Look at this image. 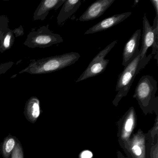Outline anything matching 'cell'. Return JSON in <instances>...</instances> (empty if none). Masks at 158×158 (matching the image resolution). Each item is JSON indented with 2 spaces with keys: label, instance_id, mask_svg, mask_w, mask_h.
I'll list each match as a JSON object with an SVG mask.
<instances>
[{
  "label": "cell",
  "instance_id": "8fae6325",
  "mask_svg": "<svg viewBox=\"0 0 158 158\" xmlns=\"http://www.w3.org/2000/svg\"><path fill=\"white\" fill-rule=\"evenodd\" d=\"M132 14L131 12H126L120 14L114 15L110 17L105 18L104 20L99 22L95 25L90 27L86 32L85 35L95 34L98 32H101L109 29L116 25L120 23L128 18Z\"/></svg>",
  "mask_w": 158,
  "mask_h": 158
},
{
  "label": "cell",
  "instance_id": "5bb4252c",
  "mask_svg": "<svg viewBox=\"0 0 158 158\" xmlns=\"http://www.w3.org/2000/svg\"><path fill=\"white\" fill-rule=\"evenodd\" d=\"M81 5L80 0H67L63 4L60 13L57 16V23L59 25L64 23L71 17L79 9Z\"/></svg>",
  "mask_w": 158,
  "mask_h": 158
},
{
  "label": "cell",
  "instance_id": "8992f818",
  "mask_svg": "<svg viewBox=\"0 0 158 158\" xmlns=\"http://www.w3.org/2000/svg\"><path fill=\"white\" fill-rule=\"evenodd\" d=\"M117 42V40L113 41L100 52L90 62L86 69L76 82L78 83L103 73L106 70L110 61V60L105 59V57L115 46Z\"/></svg>",
  "mask_w": 158,
  "mask_h": 158
},
{
  "label": "cell",
  "instance_id": "277c9868",
  "mask_svg": "<svg viewBox=\"0 0 158 158\" xmlns=\"http://www.w3.org/2000/svg\"><path fill=\"white\" fill-rule=\"evenodd\" d=\"M153 142L149 130L145 133L139 129L122 148L127 158H150Z\"/></svg>",
  "mask_w": 158,
  "mask_h": 158
},
{
  "label": "cell",
  "instance_id": "603a6c76",
  "mask_svg": "<svg viewBox=\"0 0 158 158\" xmlns=\"http://www.w3.org/2000/svg\"><path fill=\"white\" fill-rule=\"evenodd\" d=\"M150 2L152 3V5L154 7V10H155V14H156L155 19H158V1L157 0H150Z\"/></svg>",
  "mask_w": 158,
  "mask_h": 158
},
{
  "label": "cell",
  "instance_id": "d4e9b609",
  "mask_svg": "<svg viewBox=\"0 0 158 158\" xmlns=\"http://www.w3.org/2000/svg\"><path fill=\"white\" fill-rule=\"evenodd\" d=\"M117 158H127L126 157H125L123 154L120 152V151H118L117 152Z\"/></svg>",
  "mask_w": 158,
  "mask_h": 158
},
{
  "label": "cell",
  "instance_id": "52a82bcc",
  "mask_svg": "<svg viewBox=\"0 0 158 158\" xmlns=\"http://www.w3.org/2000/svg\"><path fill=\"white\" fill-rule=\"evenodd\" d=\"M152 48L151 55L155 56V59L158 60V27L153 28L144 15L143 21V34L141 48L139 50L141 59L147 57V53L150 48Z\"/></svg>",
  "mask_w": 158,
  "mask_h": 158
},
{
  "label": "cell",
  "instance_id": "7a4b0ae2",
  "mask_svg": "<svg viewBox=\"0 0 158 158\" xmlns=\"http://www.w3.org/2000/svg\"><path fill=\"white\" fill-rule=\"evenodd\" d=\"M157 89V81L149 75L143 76L136 87L133 98L145 115L154 112L158 115V97H155Z\"/></svg>",
  "mask_w": 158,
  "mask_h": 158
},
{
  "label": "cell",
  "instance_id": "2e32d148",
  "mask_svg": "<svg viewBox=\"0 0 158 158\" xmlns=\"http://www.w3.org/2000/svg\"><path fill=\"white\" fill-rule=\"evenodd\" d=\"M15 40V37L13 30L10 29L3 36L0 47V52L3 53L6 51L11 48L13 46Z\"/></svg>",
  "mask_w": 158,
  "mask_h": 158
},
{
  "label": "cell",
  "instance_id": "6da1fadb",
  "mask_svg": "<svg viewBox=\"0 0 158 158\" xmlns=\"http://www.w3.org/2000/svg\"><path fill=\"white\" fill-rule=\"evenodd\" d=\"M80 57L77 52H71L32 60L29 65L19 72V74L26 73L30 74H43L53 73L74 64Z\"/></svg>",
  "mask_w": 158,
  "mask_h": 158
},
{
  "label": "cell",
  "instance_id": "ffe728a7",
  "mask_svg": "<svg viewBox=\"0 0 158 158\" xmlns=\"http://www.w3.org/2000/svg\"><path fill=\"white\" fill-rule=\"evenodd\" d=\"M149 131L150 132L151 135L152 140L153 141L155 136L158 135V115H156L154 126H153V127Z\"/></svg>",
  "mask_w": 158,
  "mask_h": 158
},
{
  "label": "cell",
  "instance_id": "5b68a950",
  "mask_svg": "<svg viewBox=\"0 0 158 158\" xmlns=\"http://www.w3.org/2000/svg\"><path fill=\"white\" fill-rule=\"evenodd\" d=\"M63 41L62 37L52 33L49 28V25H47L30 32L23 45L30 48H45Z\"/></svg>",
  "mask_w": 158,
  "mask_h": 158
},
{
  "label": "cell",
  "instance_id": "ba28073f",
  "mask_svg": "<svg viewBox=\"0 0 158 158\" xmlns=\"http://www.w3.org/2000/svg\"><path fill=\"white\" fill-rule=\"evenodd\" d=\"M117 124L118 142L122 148L129 140L136 127L137 115L134 107H130Z\"/></svg>",
  "mask_w": 158,
  "mask_h": 158
},
{
  "label": "cell",
  "instance_id": "4fadbf2b",
  "mask_svg": "<svg viewBox=\"0 0 158 158\" xmlns=\"http://www.w3.org/2000/svg\"><path fill=\"white\" fill-rule=\"evenodd\" d=\"M41 114L40 101L36 97L30 98L27 102L25 106L24 114L27 120L32 123L37 121Z\"/></svg>",
  "mask_w": 158,
  "mask_h": 158
},
{
  "label": "cell",
  "instance_id": "ac0fdd59",
  "mask_svg": "<svg viewBox=\"0 0 158 158\" xmlns=\"http://www.w3.org/2000/svg\"><path fill=\"white\" fill-rule=\"evenodd\" d=\"M11 158H24L23 148L19 139H17L16 147L13 152Z\"/></svg>",
  "mask_w": 158,
  "mask_h": 158
},
{
  "label": "cell",
  "instance_id": "7c38bea8",
  "mask_svg": "<svg viewBox=\"0 0 158 158\" xmlns=\"http://www.w3.org/2000/svg\"><path fill=\"white\" fill-rule=\"evenodd\" d=\"M65 0H43L35 11L34 21H44L52 10H57L65 2Z\"/></svg>",
  "mask_w": 158,
  "mask_h": 158
},
{
  "label": "cell",
  "instance_id": "d6986e66",
  "mask_svg": "<svg viewBox=\"0 0 158 158\" xmlns=\"http://www.w3.org/2000/svg\"><path fill=\"white\" fill-rule=\"evenodd\" d=\"M150 158H158V135L156 136L153 140L151 150Z\"/></svg>",
  "mask_w": 158,
  "mask_h": 158
},
{
  "label": "cell",
  "instance_id": "3957f363",
  "mask_svg": "<svg viewBox=\"0 0 158 158\" xmlns=\"http://www.w3.org/2000/svg\"><path fill=\"white\" fill-rule=\"evenodd\" d=\"M152 57V55L150 54L142 59L139 54L132 62L124 67L123 71L118 76L115 88L117 94L112 102L114 106H118L121 99L127 95L135 77L145 68Z\"/></svg>",
  "mask_w": 158,
  "mask_h": 158
},
{
  "label": "cell",
  "instance_id": "44dd1931",
  "mask_svg": "<svg viewBox=\"0 0 158 158\" xmlns=\"http://www.w3.org/2000/svg\"><path fill=\"white\" fill-rule=\"evenodd\" d=\"M14 64L13 62H9L5 63L2 64L0 65V75L6 73Z\"/></svg>",
  "mask_w": 158,
  "mask_h": 158
},
{
  "label": "cell",
  "instance_id": "9a60e30c",
  "mask_svg": "<svg viewBox=\"0 0 158 158\" xmlns=\"http://www.w3.org/2000/svg\"><path fill=\"white\" fill-rule=\"evenodd\" d=\"M18 139L12 135H9L3 139L1 147V152L3 158H11L14 150L16 147Z\"/></svg>",
  "mask_w": 158,
  "mask_h": 158
},
{
  "label": "cell",
  "instance_id": "7402d4cb",
  "mask_svg": "<svg viewBox=\"0 0 158 158\" xmlns=\"http://www.w3.org/2000/svg\"><path fill=\"white\" fill-rule=\"evenodd\" d=\"M14 35L15 37L21 36L24 35V29L22 25L20 26L18 28H15L14 30H12Z\"/></svg>",
  "mask_w": 158,
  "mask_h": 158
},
{
  "label": "cell",
  "instance_id": "9c48e42d",
  "mask_svg": "<svg viewBox=\"0 0 158 158\" xmlns=\"http://www.w3.org/2000/svg\"><path fill=\"white\" fill-rule=\"evenodd\" d=\"M141 36V30L138 29L128 40L124 47L123 53L122 64L126 67L139 55V40Z\"/></svg>",
  "mask_w": 158,
  "mask_h": 158
},
{
  "label": "cell",
  "instance_id": "30bf717a",
  "mask_svg": "<svg viewBox=\"0 0 158 158\" xmlns=\"http://www.w3.org/2000/svg\"><path fill=\"white\" fill-rule=\"evenodd\" d=\"M115 0H98L93 2L79 18L81 22L95 20L100 17L110 7Z\"/></svg>",
  "mask_w": 158,
  "mask_h": 158
},
{
  "label": "cell",
  "instance_id": "e0dca14e",
  "mask_svg": "<svg viewBox=\"0 0 158 158\" xmlns=\"http://www.w3.org/2000/svg\"><path fill=\"white\" fill-rule=\"evenodd\" d=\"M9 18L6 15L0 16V47L3 36L10 29L9 27Z\"/></svg>",
  "mask_w": 158,
  "mask_h": 158
},
{
  "label": "cell",
  "instance_id": "cb8c5ba5",
  "mask_svg": "<svg viewBox=\"0 0 158 158\" xmlns=\"http://www.w3.org/2000/svg\"><path fill=\"white\" fill-rule=\"evenodd\" d=\"M81 154V158H92V153L89 151L83 152Z\"/></svg>",
  "mask_w": 158,
  "mask_h": 158
}]
</instances>
